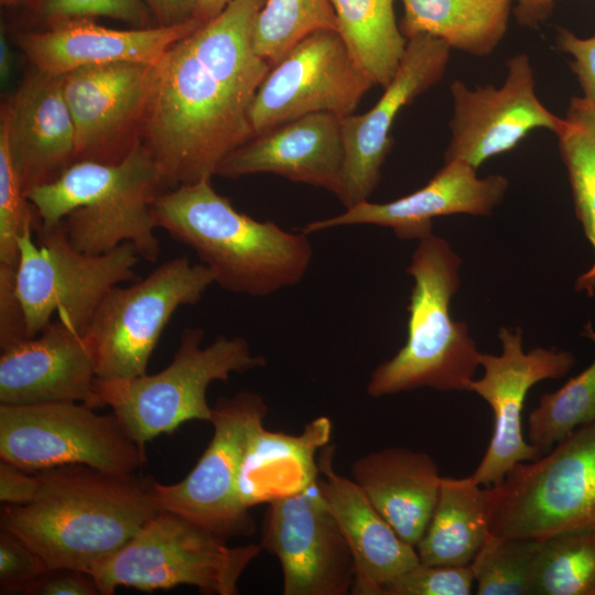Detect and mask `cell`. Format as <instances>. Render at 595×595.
I'll use <instances>...</instances> for the list:
<instances>
[{
    "label": "cell",
    "mask_w": 595,
    "mask_h": 595,
    "mask_svg": "<svg viewBox=\"0 0 595 595\" xmlns=\"http://www.w3.org/2000/svg\"><path fill=\"white\" fill-rule=\"evenodd\" d=\"M555 43L559 51L572 57L569 66L582 88V98L595 112V35L583 39L560 28Z\"/></svg>",
    "instance_id": "39"
},
{
    "label": "cell",
    "mask_w": 595,
    "mask_h": 595,
    "mask_svg": "<svg viewBox=\"0 0 595 595\" xmlns=\"http://www.w3.org/2000/svg\"><path fill=\"white\" fill-rule=\"evenodd\" d=\"M214 283L203 263L170 259L128 286L111 288L82 334L99 379L147 372L156 344L175 311L201 301Z\"/></svg>",
    "instance_id": "9"
},
{
    "label": "cell",
    "mask_w": 595,
    "mask_h": 595,
    "mask_svg": "<svg viewBox=\"0 0 595 595\" xmlns=\"http://www.w3.org/2000/svg\"><path fill=\"white\" fill-rule=\"evenodd\" d=\"M474 582L470 564L436 565L419 562L388 583L382 595H468Z\"/></svg>",
    "instance_id": "37"
},
{
    "label": "cell",
    "mask_w": 595,
    "mask_h": 595,
    "mask_svg": "<svg viewBox=\"0 0 595 595\" xmlns=\"http://www.w3.org/2000/svg\"><path fill=\"white\" fill-rule=\"evenodd\" d=\"M96 379L82 334L60 318L1 349L0 404L80 402L94 408Z\"/></svg>",
    "instance_id": "20"
},
{
    "label": "cell",
    "mask_w": 595,
    "mask_h": 595,
    "mask_svg": "<svg viewBox=\"0 0 595 595\" xmlns=\"http://www.w3.org/2000/svg\"><path fill=\"white\" fill-rule=\"evenodd\" d=\"M0 458L24 472L80 464L111 473H136L145 447L116 415L80 402L0 404Z\"/></svg>",
    "instance_id": "11"
},
{
    "label": "cell",
    "mask_w": 595,
    "mask_h": 595,
    "mask_svg": "<svg viewBox=\"0 0 595 595\" xmlns=\"http://www.w3.org/2000/svg\"><path fill=\"white\" fill-rule=\"evenodd\" d=\"M13 72V54L3 30L0 35V79L2 86L8 85Z\"/></svg>",
    "instance_id": "46"
},
{
    "label": "cell",
    "mask_w": 595,
    "mask_h": 595,
    "mask_svg": "<svg viewBox=\"0 0 595 595\" xmlns=\"http://www.w3.org/2000/svg\"><path fill=\"white\" fill-rule=\"evenodd\" d=\"M21 0H0L2 6H13L20 2Z\"/></svg>",
    "instance_id": "47"
},
{
    "label": "cell",
    "mask_w": 595,
    "mask_h": 595,
    "mask_svg": "<svg viewBox=\"0 0 595 595\" xmlns=\"http://www.w3.org/2000/svg\"><path fill=\"white\" fill-rule=\"evenodd\" d=\"M489 536L487 489L472 475L442 477L434 510L415 547L420 562L469 565Z\"/></svg>",
    "instance_id": "27"
},
{
    "label": "cell",
    "mask_w": 595,
    "mask_h": 595,
    "mask_svg": "<svg viewBox=\"0 0 595 595\" xmlns=\"http://www.w3.org/2000/svg\"><path fill=\"white\" fill-rule=\"evenodd\" d=\"M509 181L500 174L479 178L476 169L462 161L445 162L421 188L388 203L361 202L342 214L307 223L299 230L316 231L351 225L391 228L400 239H422L432 234L436 217L468 214L488 216L499 205Z\"/></svg>",
    "instance_id": "19"
},
{
    "label": "cell",
    "mask_w": 595,
    "mask_h": 595,
    "mask_svg": "<svg viewBox=\"0 0 595 595\" xmlns=\"http://www.w3.org/2000/svg\"><path fill=\"white\" fill-rule=\"evenodd\" d=\"M231 0H195V18L207 22L218 15Z\"/></svg>",
    "instance_id": "45"
},
{
    "label": "cell",
    "mask_w": 595,
    "mask_h": 595,
    "mask_svg": "<svg viewBox=\"0 0 595 595\" xmlns=\"http://www.w3.org/2000/svg\"><path fill=\"white\" fill-rule=\"evenodd\" d=\"M25 595H101L94 576L69 567L46 570L28 588Z\"/></svg>",
    "instance_id": "41"
},
{
    "label": "cell",
    "mask_w": 595,
    "mask_h": 595,
    "mask_svg": "<svg viewBox=\"0 0 595 595\" xmlns=\"http://www.w3.org/2000/svg\"><path fill=\"white\" fill-rule=\"evenodd\" d=\"M318 30L338 32L331 0H266L253 28V50L272 67L296 43Z\"/></svg>",
    "instance_id": "33"
},
{
    "label": "cell",
    "mask_w": 595,
    "mask_h": 595,
    "mask_svg": "<svg viewBox=\"0 0 595 595\" xmlns=\"http://www.w3.org/2000/svg\"><path fill=\"white\" fill-rule=\"evenodd\" d=\"M41 218L23 193L12 163L7 123L0 117V264L19 262V238L41 226Z\"/></svg>",
    "instance_id": "35"
},
{
    "label": "cell",
    "mask_w": 595,
    "mask_h": 595,
    "mask_svg": "<svg viewBox=\"0 0 595 595\" xmlns=\"http://www.w3.org/2000/svg\"><path fill=\"white\" fill-rule=\"evenodd\" d=\"M156 164L140 142L118 163L83 160L55 182V209L75 249L102 255L131 244L140 258L156 262L161 247L153 203L166 191Z\"/></svg>",
    "instance_id": "6"
},
{
    "label": "cell",
    "mask_w": 595,
    "mask_h": 595,
    "mask_svg": "<svg viewBox=\"0 0 595 595\" xmlns=\"http://www.w3.org/2000/svg\"><path fill=\"white\" fill-rule=\"evenodd\" d=\"M332 435L326 416L311 421L298 434L261 426L247 448L238 478V495L245 507L269 502L296 493L320 475L318 454Z\"/></svg>",
    "instance_id": "26"
},
{
    "label": "cell",
    "mask_w": 595,
    "mask_h": 595,
    "mask_svg": "<svg viewBox=\"0 0 595 595\" xmlns=\"http://www.w3.org/2000/svg\"><path fill=\"white\" fill-rule=\"evenodd\" d=\"M15 267L0 264V348L26 337V322L15 289Z\"/></svg>",
    "instance_id": "40"
},
{
    "label": "cell",
    "mask_w": 595,
    "mask_h": 595,
    "mask_svg": "<svg viewBox=\"0 0 595 595\" xmlns=\"http://www.w3.org/2000/svg\"><path fill=\"white\" fill-rule=\"evenodd\" d=\"M156 25H175L195 18V0H144Z\"/></svg>",
    "instance_id": "43"
},
{
    "label": "cell",
    "mask_w": 595,
    "mask_h": 595,
    "mask_svg": "<svg viewBox=\"0 0 595 595\" xmlns=\"http://www.w3.org/2000/svg\"><path fill=\"white\" fill-rule=\"evenodd\" d=\"M538 540L489 536L470 566L478 595H533Z\"/></svg>",
    "instance_id": "34"
},
{
    "label": "cell",
    "mask_w": 595,
    "mask_h": 595,
    "mask_svg": "<svg viewBox=\"0 0 595 595\" xmlns=\"http://www.w3.org/2000/svg\"><path fill=\"white\" fill-rule=\"evenodd\" d=\"M187 36L152 65L140 128L167 190L210 180L255 137L249 106L203 65Z\"/></svg>",
    "instance_id": "2"
},
{
    "label": "cell",
    "mask_w": 595,
    "mask_h": 595,
    "mask_svg": "<svg viewBox=\"0 0 595 595\" xmlns=\"http://www.w3.org/2000/svg\"><path fill=\"white\" fill-rule=\"evenodd\" d=\"M338 33L371 79L385 88L393 78L408 40L397 24L393 0H331Z\"/></svg>",
    "instance_id": "29"
},
{
    "label": "cell",
    "mask_w": 595,
    "mask_h": 595,
    "mask_svg": "<svg viewBox=\"0 0 595 595\" xmlns=\"http://www.w3.org/2000/svg\"><path fill=\"white\" fill-rule=\"evenodd\" d=\"M451 50L429 34L409 39L393 78L374 107L342 118L345 160L337 198L346 208L368 201L376 190L392 147L394 118L402 107L442 79Z\"/></svg>",
    "instance_id": "17"
},
{
    "label": "cell",
    "mask_w": 595,
    "mask_h": 595,
    "mask_svg": "<svg viewBox=\"0 0 595 595\" xmlns=\"http://www.w3.org/2000/svg\"><path fill=\"white\" fill-rule=\"evenodd\" d=\"M202 23L193 18L175 25L116 30L91 19H77L47 25L44 31L20 33L17 43L34 68L64 75L83 66L116 62L153 65Z\"/></svg>",
    "instance_id": "23"
},
{
    "label": "cell",
    "mask_w": 595,
    "mask_h": 595,
    "mask_svg": "<svg viewBox=\"0 0 595 595\" xmlns=\"http://www.w3.org/2000/svg\"><path fill=\"white\" fill-rule=\"evenodd\" d=\"M40 488L37 474L30 476L15 465L0 459V500L22 506L34 500Z\"/></svg>",
    "instance_id": "42"
},
{
    "label": "cell",
    "mask_w": 595,
    "mask_h": 595,
    "mask_svg": "<svg viewBox=\"0 0 595 595\" xmlns=\"http://www.w3.org/2000/svg\"><path fill=\"white\" fill-rule=\"evenodd\" d=\"M260 545L280 562L284 595L351 594L353 554L322 497L318 478L268 502Z\"/></svg>",
    "instance_id": "14"
},
{
    "label": "cell",
    "mask_w": 595,
    "mask_h": 595,
    "mask_svg": "<svg viewBox=\"0 0 595 595\" xmlns=\"http://www.w3.org/2000/svg\"><path fill=\"white\" fill-rule=\"evenodd\" d=\"M153 216L158 228L193 249L214 283L231 293L271 295L298 284L312 261L309 235L237 210L210 180L164 191Z\"/></svg>",
    "instance_id": "3"
},
{
    "label": "cell",
    "mask_w": 595,
    "mask_h": 595,
    "mask_svg": "<svg viewBox=\"0 0 595 595\" xmlns=\"http://www.w3.org/2000/svg\"><path fill=\"white\" fill-rule=\"evenodd\" d=\"M500 88L470 89L456 79L451 85L453 117L444 161H462L477 169L491 156L516 148L531 131L547 129L558 134L564 118L552 113L536 94L534 72L527 54L507 63Z\"/></svg>",
    "instance_id": "16"
},
{
    "label": "cell",
    "mask_w": 595,
    "mask_h": 595,
    "mask_svg": "<svg viewBox=\"0 0 595 595\" xmlns=\"http://www.w3.org/2000/svg\"><path fill=\"white\" fill-rule=\"evenodd\" d=\"M342 118L313 112L257 134L230 153L216 175L273 173L338 196L345 160Z\"/></svg>",
    "instance_id": "22"
},
{
    "label": "cell",
    "mask_w": 595,
    "mask_h": 595,
    "mask_svg": "<svg viewBox=\"0 0 595 595\" xmlns=\"http://www.w3.org/2000/svg\"><path fill=\"white\" fill-rule=\"evenodd\" d=\"M374 86L337 31L318 30L270 68L249 108L255 136L313 112L350 116Z\"/></svg>",
    "instance_id": "13"
},
{
    "label": "cell",
    "mask_w": 595,
    "mask_h": 595,
    "mask_svg": "<svg viewBox=\"0 0 595 595\" xmlns=\"http://www.w3.org/2000/svg\"><path fill=\"white\" fill-rule=\"evenodd\" d=\"M48 566L15 534L0 530V593L23 594Z\"/></svg>",
    "instance_id": "38"
},
{
    "label": "cell",
    "mask_w": 595,
    "mask_h": 595,
    "mask_svg": "<svg viewBox=\"0 0 595 595\" xmlns=\"http://www.w3.org/2000/svg\"><path fill=\"white\" fill-rule=\"evenodd\" d=\"M33 9L47 25L105 17L123 21L136 29L156 26L144 0H35Z\"/></svg>",
    "instance_id": "36"
},
{
    "label": "cell",
    "mask_w": 595,
    "mask_h": 595,
    "mask_svg": "<svg viewBox=\"0 0 595 595\" xmlns=\"http://www.w3.org/2000/svg\"><path fill=\"white\" fill-rule=\"evenodd\" d=\"M556 137L575 214L595 252V112L582 97L571 99L564 126ZM575 290L587 296L595 295V259L591 268L577 277Z\"/></svg>",
    "instance_id": "30"
},
{
    "label": "cell",
    "mask_w": 595,
    "mask_h": 595,
    "mask_svg": "<svg viewBox=\"0 0 595 595\" xmlns=\"http://www.w3.org/2000/svg\"><path fill=\"white\" fill-rule=\"evenodd\" d=\"M533 595L595 594V528L538 540Z\"/></svg>",
    "instance_id": "31"
},
{
    "label": "cell",
    "mask_w": 595,
    "mask_h": 595,
    "mask_svg": "<svg viewBox=\"0 0 595 595\" xmlns=\"http://www.w3.org/2000/svg\"><path fill=\"white\" fill-rule=\"evenodd\" d=\"M213 437L194 468L181 482L161 484L154 494L161 510L174 512L223 540L249 537L256 526L238 495L242 462L268 413L264 399L252 391L220 397L214 403Z\"/></svg>",
    "instance_id": "12"
},
{
    "label": "cell",
    "mask_w": 595,
    "mask_h": 595,
    "mask_svg": "<svg viewBox=\"0 0 595 595\" xmlns=\"http://www.w3.org/2000/svg\"><path fill=\"white\" fill-rule=\"evenodd\" d=\"M334 451L326 445L318 454V484L353 554L351 594L382 595L388 583L420 562L416 550L398 536L351 478L334 470Z\"/></svg>",
    "instance_id": "24"
},
{
    "label": "cell",
    "mask_w": 595,
    "mask_h": 595,
    "mask_svg": "<svg viewBox=\"0 0 595 595\" xmlns=\"http://www.w3.org/2000/svg\"><path fill=\"white\" fill-rule=\"evenodd\" d=\"M515 0H402L400 30L407 40L429 34L477 57L502 41Z\"/></svg>",
    "instance_id": "28"
},
{
    "label": "cell",
    "mask_w": 595,
    "mask_h": 595,
    "mask_svg": "<svg viewBox=\"0 0 595 595\" xmlns=\"http://www.w3.org/2000/svg\"><path fill=\"white\" fill-rule=\"evenodd\" d=\"M461 258L433 234L419 240L407 273L413 279L408 305V337L397 354L370 375L372 398L419 388L466 391L479 367L476 343L464 322L451 317L450 304L458 291Z\"/></svg>",
    "instance_id": "4"
},
{
    "label": "cell",
    "mask_w": 595,
    "mask_h": 595,
    "mask_svg": "<svg viewBox=\"0 0 595 595\" xmlns=\"http://www.w3.org/2000/svg\"><path fill=\"white\" fill-rule=\"evenodd\" d=\"M500 355H479L484 375L472 379L466 391L484 399L493 410V434L473 478L480 486H494L518 463L540 457L542 451L527 442L522 433V409L528 391L537 382L560 379L575 364L571 351L522 347V329L500 327Z\"/></svg>",
    "instance_id": "15"
},
{
    "label": "cell",
    "mask_w": 595,
    "mask_h": 595,
    "mask_svg": "<svg viewBox=\"0 0 595 595\" xmlns=\"http://www.w3.org/2000/svg\"><path fill=\"white\" fill-rule=\"evenodd\" d=\"M201 327L182 331L172 361L161 371L123 379H99L94 386V408L110 407L129 436L145 447L152 439L174 432L191 420L210 421L207 389L267 365L251 353L240 336L215 338L203 346Z\"/></svg>",
    "instance_id": "5"
},
{
    "label": "cell",
    "mask_w": 595,
    "mask_h": 595,
    "mask_svg": "<svg viewBox=\"0 0 595 595\" xmlns=\"http://www.w3.org/2000/svg\"><path fill=\"white\" fill-rule=\"evenodd\" d=\"M487 497L495 537L542 540L595 528V423L578 426L545 456L516 464Z\"/></svg>",
    "instance_id": "7"
},
{
    "label": "cell",
    "mask_w": 595,
    "mask_h": 595,
    "mask_svg": "<svg viewBox=\"0 0 595 595\" xmlns=\"http://www.w3.org/2000/svg\"><path fill=\"white\" fill-rule=\"evenodd\" d=\"M582 335L595 345L591 322L584 325ZM589 423H595V359L560 389L540 397L528 418V439L548 452L572 431Z\"/></svg>",
    "instance_id": "32"
},
{
    "label": "cell",
    "mask_w": 595,
    "mask_h": 595,
    "mask_svg": "<svg viewBox=\"0 0 595 595\" xmlns=\"http://www.w3.org/2000/svg\"><path fill=\"white\" fill-rule=\"evenodd\" d=\"M441 478L431 455L405 447L372 451L351 465V479L398 536L414 548L434 510Z\"/></svg>",
    "instance_id": "25"
},
{
    "label": "cell",
    "mask_w": 595,
    "mask_h": 595,
    "mask_svg": "<svg viewBox=\"0 0 595 595\" xmlns=\"http://www.w3.org/2000/svg\"><path fill=\"white\" fill-rule=\"evenodd\" d=\"M19 251L15 289L28 338L54 315L83 334L106 293L138 278L140 256L133 245L122 244L102 255L84 253L71 244L63 221L24 232Z\"/></svg>",
    "instance_id": "10"
},
{
    "label": "cell",
    "mask_w": 595,
    "mask_h": 595,
    "mask_svg": "<svg viewBox=\"0 0 595 595\" xmlns=\"http://www.w3.org/2000/svg\"><path fill=\"white\" fill-rule=\"evenodd\" d=\"M226 540L174 512L161 510L129 542L89 571L101 595L118 586L142 592L191 585L203 594L237 595L245 570L262 551Z\"/></svg>",
    "instance_id": "8"
},
{
    "label": "cell",
    "mask_w": 595,
    "mask_h": 595,
    "mask_svg": "<svg viewBox=\"0 0 595 595\" xmlns=\"http://www.w3.org/2000/svg\"><path fill=\"white\" fill-rule=\"evenodd\" d=\"M152 65L116 62L63 75L78 160L117 163L140 141Z\"/></svg>",
    "instance_id": "18"
},
{
    "label": "cell",
    "mask_w": 595,
    "mask_h": 595,
    "mask_svg": "<svg viewBox=\"0 0 595 595\" xmlns=\"http://www.w3.org/2000/svg\"><path fill=\"white\" fill-rule=\"evenodd\" d=\"M515 15L518 23L537 28L552 12L554 0H515Z\"/></svg>",
    "instance_id": "44"
},
{
    "label": "cell",
    "mask_w": 595,
    "mask_h": 595,
    "mask_svg": "<svg viewBox=\"0 0 595 595\" xmlns=\"http://www.w3.org/2000/svg\"><path fill=\"white\" fill-rule=\"evenodd\" d=\"M0 117L7 123L12 163L26 197L77 161L63 75L33 67L11 100L1 107Z\"/></svg>",
    "instance_id": "21"
},
{
    "label": "cell",
    "mask_w": 595,
    "mask_h": 595,
    "mask_svg": "<svg viewBox=\"0 0 595 595\" xmlns=\"http://www.w3.org/2000/svg\"><path fill=\"white\" fill-rule=\"evenodd\" d=\"M33 501L1 509L0 526L48 569L89 572L129 542L158 512L155 480L71 464L37 472Z\"/></svg>",
    "instance_id": "1"
},
{
    "label": "cell",
    "mask_w": 595,
    "mask_h": 595,
    "mask_svg": "<svg viewBox=\"0 0 595 595\" xmlns=\"http://www.w3.org/2000/svg\"><path fill=\"white\" fill-rule=\"evenodd\" d=\"M595 595V594H594Z\"/></svg>",
    "instance_id": "48"
}]
</instances>
